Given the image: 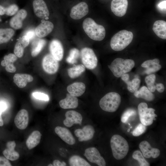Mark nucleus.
<instances>
[{
  "label": "nucleus",
  "instance_id": "nucleus-33",
  "mask_svg": "<svg viewBox=\"0 0 166 166\" xmlns=\"http://www.w3.org/2000/svg\"><path fill=\"white\" fill-rule=\"evenodd\" d=\"M18 10V6L15 4H11L6 7L0 5V15L6 14L9 16H12L17 13Z\"/></svg>",
  "mask_w": 166,
  "mask_h": 166
},
{
  "label": "nucleus",
  "instance_id": "nucleus-3",
  "mask_svg": "<svg viewBox=\"0 0 166 166\" xmlns=\"http://www.w3.org/2000/svg\"><path fill=\"white\" fill-rule=\"evenodd\" d=\"M133 37V34L131 31L126 30L120 31L111 38V47L116 51L122 50L131 43Z\"/></svg>",
  "mask_w": 166,
  "mask_h": 166
},
{
  "label": "nucleus",
  "instance_id": "nucleus-2",
  "mask_svg": "<svg viewBox=\"0 0 166 166\" xmlns=\"http://www.w3.org/2000/svg\"><path fill=\"white\" fill-rule=\"evenodd\" d=\"M110 143L115 158L117 160H121L126 156L129 150V145L124 137L119 135H114L112 137Z\"/></svg>",
  "mask_w": 166,
  "mask_h": 166
},
{
  "label": "nucleus",
  "instance_id": "nucleus-39",
  "mask_svg": "<svg viewBox=\"0 0 166 166\" xmlns=\"http://www.w3.org/2000/svg\"><path fill=\"white\" fill-rule=\"evenodd\" d=\"M136 113V112L134 109L131 108L128 109L122 114L121 118V121L123 123H126L130 117L135 115Z\"/></svg>",
  "mask_w": 166,
  "mask_h": 166
},
{
  "label": "nucleus",
  "instance_id": "nucleus-25",
  "mask_svg": "<svg viewBox=\"0 0 166 166\" xmlns=\"http://www.w3.org/2000/svg\"><path fill=\"white\" fill-rule=\"evenodd\" d=\"M86 87L82 82H76L68 86L67 90L71 95L76 97L82 95L85 92Z\"/></svg>",
  "mask_w": 166,
  "mask_h": 166
},
{
  "label": "nucleus",
  "instance_id": "nucleus-53",
  "mask_svg": "<svg viewBox=\"0 0 166 166\" xmlns=\"http://www.w3.org/2000/svg\"><path fill=\"white\" fill-rule=\"evenodd\" d=\"M130 130V129H129L127 131L128 132H129Z\"/></svg>",
  "mask_w": 166,
  "mask_h": 166
},
{
  "label": "nucleus",
  "instance_id": "nucleus-52",
  "mask_svg": "<svg viewBox=\"0 0 166 166\" xmlns=\"http://www.w3.org/2000/svg\"><path fill=\"white\" fill-rule=\"evenodd\" d=\"M48 166H53V164H49Z\"/></svg>",
  "mask_w": 166,
  "mask_h": 166
},
{
  "label": "nucleus",
  "instance_id": "nucleus-23",
  "mask_svg": "<svg viewBox=\"0 0 166 166\" xmlns=\"http://www.w3.org/2000/svg\"><path fill=\"white\" fill-rule=\"evenodd\" d=\"M160 60L157 58L145 61L141 64L142 67L145 68V73L149 74L159 70L161 66L159 64Z\"/></svg>",
  "mask_w": 166,
  "mask_h": 166
},
{
  "label": "nucleus",
  "instance_id": "nucleus-7",
  "mask_svg": "<svg viewBox=\"0 0 166 166\" xmlns=\"http://www.w3.org/2000/svg\"><path fill=\"white\" fill-rule=\"evenodd\" d=\"M82 62L86 68L89 69L95 68L97 64V59L93 51L91 49L85 47L81 52Z\"/></svg>",
  "mask_w": 166,
  "mask_h": 166
},
{
  "label": "nucleus",
  "instance_id": "nucleus-28",
  "mask_svg": "<svg viewBox=\"0 0 166 166\" xmlns=\"http://www.w3.org/2000/svg\"><path fill=\"white\" fill-rule=\"evenodd\" d=\"M134 95L137 98H143L148 101H152L155 98L154 95L145 86L142 87L134 92Z\"/></svg>",
  "mask_w": 166,
  "mask_h": 166
},
{
  "label": "nucleus",
  "instance_id": "nucleus-43",
  "mask_svg": "<svg viewBox=\"0 0 166 166\" xmlns=\"http://www.w3.org/2000/svg\"><path fill=\"white\" fill-rule=\"evenodd\" d=\"M11 164L6 157L0 156V166H11Z\"/></svg>",
  "mask_w": 166,
  "mask_h": 166
},
{
  "label": "nucleus",
  "instance_id": "nucleus-16",
  "mask_svg": "<svg viewBox=\"0 0 166 166\" xmlns=\"http://www.w3.org/2000/svg\"><path fill=\"white\" fill-rule=\"evenodd\" d=\"M29 120V114L27 111L23 109L20 110L17 114L14 119V122L18 128L23 130L28 126Z\"/></svg>",
  "mask_w": 166,
  "mask_h": 166
},
{
  "label": "nucleus",
  "instance_id": "nucleus-55",
  "mask_svg": "<svg viewBox=\"0 0 166 166\" xmlns=\"http://www.w3.org/2000/svg\"><path fill=\"white\" fill-rule=\"evenodd\" d=\"M128 124H129L130 125V124L129 123Z\"/></svg>",
  "mask_w": 166,
  "mask_h": 166
},
{
  "label": "nucleus",
  "instance_id": "nucleus-45",
  "mask_svg": "<svg viewBox=\"0 0 166 166\" xmlns=\"http://www.w3.org/2000/svg\"><path fill=\"white\" fill-rule=\"evenodd\" d=\"M23 47L25 48L29 44L30 40L26 35H24L19 39Z\"/></svg>",
  "mask_w": 166,
  "mask_h": 166
},
{
  "label": "nucleus",
  "instance_id": "nucleus-56",
  "mask_svg": "<svg viewBox=\"0 0 166 166\" xmlns=\"http://www.w3.org/2000/svg\"><path fill=\"white\" fill-rule=\"evenodd\" d=\"M1 20V19H0V21Z\"/></svg>",
  "mask_w": 166,
  "mask_h": 166
},
{
  "label": "nucleus",
  "instance_id": "nucleus-51",
  "mask_svg": "<svg viewBox=\"0 0 166 166\" xmlns=\"http://www.w3.org/2000/svg\"><path fill=\"white\" fill-rule=\"evenodd\" d=\"M2 112L0 110V126H2L3 125V121L2 117Z\"/></svg>",
  "mask_w": 166,
  "mask_h": 166
},
{
  "label": "nucleus",
  "instance_id": "nucleus-5",
  "mask_svg": "<svg viewBox=\"0 0 166 166\" xmlns=\"http://www.w3.org/2000/svg\"><path fill=\"white\" fill-rule=\"evenodd\" d=\"M121 102L120 95L116 92L109 93L100 100L99 104L104 111L109 112H115L118 109Z\"/></svg>",
  "mask_w": 166,
  "mask_h": 166
},
{
  "label": "nucleus",
  "instance_id": "nucleus-8",
  "mask_svg": "<svg viewBox=\"0 0 166 166\" xmlns=\"http://www.w3.org/2000/svg\"><path fill=\"white\" fill-rule=\"evenodd\" d=\"M42 66L45 72L53 74L58 71L59 65L58 61L51 54H47L43 59Z\"/></svg>",
  "mask_w": 166,
  "mask_h": 166
},
{
  "label": "nucleus",
  "instance_id": "nucleus-14",
  "mask_svg": "<svg viewBox=\"0 0 166 166\" xmlns=\"http://www.w3.org/2000/svg\"><path fill=\"white\" fill-rule=\"evenodd\" d=\"M95 130L92 125H88L82 129H77L74 131L75 135L78 138L80 142L87 141L92 139L94 136Z\"/></svg>",
  "mask_w": 166,
  "mask_h": 166
},
{
  "label": "nucleus",
  "instance_id": "nucleus-9",
  "mask_svg": "<svg viewBox=\"0 0 166 166\" xmlns=\"http://www.w3.org/2000/svg\"><path fill=\"white\" fill-rule=\"evenodd\" d=\"M84 155L90 162L95 163L99 166H105L106 162L104 158L101 156L97 149L92 147L86 148Z\"/></svg>",
  "mask_w": 166,
  "mask_h": 166
},
{
  "label": "nucleus",
  "instance_id": "nucleus-19",
  "mask_svg": "<svg viewBox=\"0 0 166 166\" xmlns=\"http://www.w3.org/2000/svg\"><path fill=\"white\" fill-rule=\"evenodd\" d=\"M53 28L54 25L52 22L48 21L42 22L36 28V35L39 38H44L50 33Z\"/></svg>",
  "mask_w": 166,
  "mask_h": 166
},
{
  "label": "nucleus",
  "instance_id": "nucleus-22",
  "mask_svg": "<svg viewBox=\"0 0 166 166\" xmlns=\"http://www.w3.org/2000/svg\"><path fill=\"white\" fill-rule=\"evenodd\" d=\"M60 107L64 109H75L78 105L77 98L69 93L66 94V97L61 100L59 102Z\"/></svg>",
  "mask_w": 166,
  "mask_h": 166
},
{
  "label": "nucleus",
  "instance_id": "nucleus-41",
  "mask_svg": "<svg viewBox=\"0 0 166 166\" xmlns=\"http://www.w3.org/2000/svg\"><path fill=\"white\" fill-rule=\"evenodd\" d=\"M146 126L142 124H139L132 132V135L135 136H139L144 133L146 131Z\"/></svg>",
  "mask_w": 166,
  "mask_h": 166
},
{
  "label": "nucleus",
  "instance_id": "nucleus-21",
  "mask_svg": "<svg viewBox=\"0 0 166 166\" xmlns=\"http://www.w3.org/2000/svg\"><path fill=\"white\" fill-rule=\"evenodd\" d=\"M16 145L14 141H10L6 143V148L3 151L2 153L5 157L8 160L14 161L19 158V154L14 150Z\"/></svg>",
  "mask_w": 166,
  "mask_h": 166
},
{
  "label": "nucleus",
  "instance_id": "nucleus-42",
  "mask_svg": "<svg viewBox=\"0 0 166 166\" xmlns=\"http://www.w3.org/2000/svg\"><path fill=\"white\" fill-rule=\"evenodd\" d=\"M32 95L34 98L38 99L47 101L49 100V96L43 93L35 92L33 93Z\"/></svg>",
  "mask_w": 166,
  "mask_h": 166
},
{
  "label": "nucleus",
  "instance_id": "nucleus-24",
  "mask_svg": "<svg viewBox=\"0 0 166 166\" xmlns=\"http://www.w3.org/2000/svg\"><path fill=\"white\" fill-rule=\"evenodd\" d=\"M33 80L31 75L27 74L16 73L13 77L14 82L21 88L25 87L28 83L32 81Z\"/></svg>",
  "mask_w": 166,
  "mask_h": 166
},
{
  "label": "nucleus",
  "instance_id": "nucleus-12",
  "mask_svg": "<svg viewBox=\"0 0 166 166\" xmlns=\"http://www.w3.org/2000/svg\"><path fill=\"white\" fill-rule=\"evenodd\" d=\"M128 6L127 0H113L111 4L112 12L119 17H122L125 14Z\"/></svg>",
  "mask_w": 166,
  "mask_h": 166
},
{
  "label": "nucleus",
  "instance_id": "nucleus-36",
  "mask_svg": "<svg viewBox=\"0 0 166 166\" xmlns=\"http://www.w3.org/2000/svg\"><path fill=\"white\" fill-rule=\"evenodd\" d=\"M132 157L138 161L140 166H150L149 164L146 160L142 153L139 150L134 151L132 154Z\"/></svg>",
  "mask_w": 166,
  "mask_h": 166
},
{
  "label": "nucleus",
  "instance_id": "nucleus-34",
  "mask_svg": "<svg viewBox=\"0 0 166 166\" xmlns=\"http://www.w3.org/2000/svg\"><path fill=\"white\" fill-rule=\"evenodd\" d=\"M124 81L127 85L128 90L132 93H134L138 90L140 82V80L136 78L133 79L132 81H129L128 79Z\"/></svg>",
  "mask_w": 166,
  "mask_h": 166
},
{
  "label": "nucleus",
  "instance_id": "nucleus-30",
  "mask_svg": "<svg viewBox=\"0 0 166 166\" xmlns=\"http://www.w3.org/2000/svg\"><path fill=\"white\" fill-rule=\"evenodd\" d=\"M85 70V66L82 64L75 65L68 69L69 76L72 78H74L80 76Z\"/></svg>",
  "mask_w": 166,
  "mask_h": 166
},
{
  "label": "nucleus",
  "instance_id": "nucleus-20",
  "mask_svg": "<svg viewBox=\"0 0 166 166\" xmlns=\"http://www.w3.org/2000/svg\"><path fill=\"white\" fill-rule=\"evenodd\" d=\"M27 14V12L25 9L19 10L10 19V26L16 30L21 29L22 26V21L26 18Z\"/></svg>",
  "mask_w": 166,
  "mask_h": 166
},
{
  "label": "nucleus",
  "instance_id": "nucleus-17",
  "mask_svg": "<svg viewBox=\"0 0 166 166\" xmlns=\"http://www.w3.org/2000/svg\"><path fill=\"white\" fill-rule=\"evenodd\" d=\"M49 49L51 54L58 61L63 57L64 50L61 43L58 40L54 39L50 42Z\"/></svg>",
  "mask_w": 166,
  "mask_h": 166
},
{
  "label": "nucleus",
  "instance_id": "nucleus-1",
  "mask_svg": "<svg viewBox=\"0 0 166 166\" xmlns=\"http://www.w3.org/2000/svg\"><path fill=\"white\" fill-rule=\"evenodd\" d=\"M82 26L85 33L93 40L101 41L105 37V30L104 26L97 24L91 18H87L84 20Z\"/></svg>",
  "mask_w": 166,
  "mask_h": 166
},
{
  "label": "nucleus",
  "instance_id": "nucleus-10",
  "mask_svg": "<svg viewBox=\"0 0 166 166\" xmlns=\"http://www.w3.org/2000/svg\"><path fill=\"white\" fill-rule=\"evenodd\" d=\"M89 11L88 4L82 1L74 6L71 9L70 16L73 19H80L86 16Z\"/></svg>",
  "mask_w": 166,
  "mask_h": 166
},
{
  "label": "nucleus",
  "instance_id": "nucleus-27",
  "mask_svg": "<svg viewBox=\"0 0 166 166\" xmlns=\"http://www.w3.org/2000/svg\"><path fill=\"white\" fill-rule=\"evenodd\" d=\"M42 134L38 131H33L29 136L26 141V144L29 149L36 146L40 142Z\"/></svg>",
  "mask_w": 166,
  "mask_h": 166
},
{
  "label": "nucleus",
  "instance_id": "nucleus-48",
  "mask_svg": "<svg viewBox=\"0 0 166 166\" xmlns=\"http://www.w3.org/2000/svg\"><path fill=\"white\" fill-rule=\"evenodd\" d=\"M156 89L159 93H162L164 90V85L162 83L157 84L156 85Z\"/></svg>",
  "mask_w": 166,
  "mask_h": 166
},
{
  "label": "nucleus",
  "instance_id": "nucleus-37",
  "mask_svg": "<svg viewBox=\"0 0 166 166\" xmlns=\"http://www.w3.org/2000/svg\"><path fill=\"white\" fill-rule=\"evenodd\" d=\"M156 78V76L154 74H150L145 78V81L148 88L152 92H154L156 90V85H155Z\"/></svg>",
  "mask_w": 166,
  "mask_h": 166
},
{
  "label": "nucleus",
  "instance_id": "nucleus-44",
  "mask_svg": "<svg viewBox=\"0 0 166 166\" xmlns=\"http://www.w3.org/2000/svg\"><path fill=\"white\" fill-rule=\"evenodd\" d=\"M5 69L6 71L9 73H14L16 69L14 64V63H11L7 64L5 66Z\"/></svg>",
  "mask_w": 166,
  "mask_h": 166
},
{
  "label": "nucleus",
  "instance_id": "nucleus-38",
  "mask_svg": "<svg viewBox=\"0 0 166 166\" xmlns=\"http://www.w3.org/2000/svg\"><path fill=\"white\" fill-rule=\"evenodd\" d=\"M4 59L1 63V65L5 67L7 64L14 63L17 59V56L14 54L10 53L4 56Z\"/></svg>",
  "mask_w": 166,
  "mask_h": 166
},
{
  "label": "nucleus",
  "instance_id": "nucleus-13",
  "mask_svg": "<svg viewBox=\"0 0 166 166\" xmlns=\"http://www.w3.org/2000/svg\"><path fill=\"white\" fill-rule=\"evenodd\" d=\"M139 147L142 152L143 156L146 158L152 157L156 158L158 157L160 154V150L157 148H152L149 143L147 141L141 142Z\"/></svg>",
  "mask_w": 166,
  "mask_h": 166
},
{
  "label": "nucleus",
  "instance_id": "nucleus-49",
  "mask_svg": "<svg viewBox=\"0 0 166 166\" xmlns=\"http://www.w3.org/2000/svg\"><path fill=\"white\" fill-rule=\"evenodd\" d=\"M53 164L54 166H66V164L65 162H61L60 161L57 160H55L53 161Z\"/></svg>",
  "mask_w": 166,
  "mask_h": 166
},
{
  "label": "nucleus",
  "instance_id": "nucleus-46",
  "mask_svg": "<svg viewBox=\"0 0 166 166\" xmlns=\"http://www.w3.org/2000/svg\"><path fill=\"white\" fill-rule=\"evenodd\" d=\"M35 31L33 29H30L27 30L24 34L30 40L33 39L35 37Z\"/></svg>",
  "mask_w": 166,
  "mask_h": 166
},
{
  "label": "nucleus",
  "instance_id": "nucleus-47",
  "mask_svg": "<svg viewBox=\"0 0 166 166\" xmlns=\"http://www.w3.org/2000/svg\"><path fill=\"white\" fill-rule=\"evenodd\" d=\"M157 7L160 10L165 12L166 7V0H164L160 2L158 4Z\"/></svg>",
  "mask_w": 166,
  "mask_h": 166
},
{
  "label": "nucleus",
  "instance_id": "nucleus-54",
  "mask_svg": "<svg viewBox=\"0 0 166 166\" xmlns=\"http://www.w3.org/2000/svg\"><path fill=\"white\" fill-rule=\"evenodd\" d=\"M132 127H130V128H132Z\"/></svg>",
  "mask_w": 166,
  "mask_h": 166
},
{
  "label": "nucleus",
  "instance_id": "nucleus-32",
  "mask_svg": "<svg viewBox=\"0 0 166 166\" xmlns=\"http://www.w3.org/2000/svg\"><path fill=\"white\" fill-rule=\"evenodd\" d=\"M46 43V41L43 39H39L33 43L31 52L32 56L35 57L37 56L44 47Z\"/></svg>",
  "mask_w": 166,
  "mask_h": 166
},
{
  "label": "nucleus",
  "instance_id": "nucleus-6",
  "mask_svg": "<svg viewBox=\"0 0 166 166\" xmlns=\"http://www.w3.org/2000/svg\"><path fill=\"white\" fill-rule=\"evenodd\" d=\"M138 110L140 121L144 125H150L153 123V120H156L155 117L157 115L154 113L155 109L148 108L146 103H140L138 106Z\"/></svg>",
  "mask_w": 166,
  "mask_h": 166
},
{
  "label": "nucleus",
  "instance_id": "nucleus-18",
  "mask_svg": "<svg viewBox=\"0 0 166 166\" xmlns=\"http://www.w3.org/2000/svg\"><path fill=\"white\" fill-rule=\"evenodd\" d=\"M54 130L56 134L67 144L72 145L75 143V139L71 132L67 128L57 126Z\"/></svg>",
  "mask_w": 166,
  "mask_h": 166
},
{
  "label": "nucleus",
  "instance_id": "nucleus-50",
  "mask_svg": "<svg viewBox=\"0 0 166 166\" xmlns=\"http://www.w3.org/2000/svg\"><path fill=\"white\" fill-rule=\"evenodd\" d=\"M7 108L6 103L4 101L0 102V110L2 112L5 111Z\"/></svg>",
  "mask_w": 166,
  "mask_h": 166
},
{
  "label": "nucleus",
  "instance_id": "nucleus-35",
  "mask_svg": "<svg viewBox=\"0 0 166 166\" xmlns=\"http://www.w3.org/2000/svg\"><path fill=\"white\" fill-rule=\"evenodd\" d=\"M80 56V52L76 48L71 49L69 53V54L66 59V61L71 64H74L76 63L77 59Z\"/></svg>",
  "mask_w": 166,
  "mask_h": 166
},
{
  "label": "nucleus",
  "instance_id": "nucleus-29",
  "mask_svg": "<svg viewBox=\"0 0 166 166\" xmlns=\"http://www.w3.org/2000/svg\"><path fill=\"white\" fill-rule=\"evenodd\" d=\"M14 34V31L12 29H0V44L9 41Z\"/></svg>",
  "mask_w": 166,
  "mask_h": 166
},
{
  "label": "nucleus",
  "instance_id": "nucleus-40",
  "mask_svg": "<svg viewBox=\"0 0 166 166\" xmlns=\"http://www.w3.org/2000/svg\"><path fill=\"white\" fill-rule=\"evenodd\" d=\"M24 48L22 45L20 39L16 43L14 46V52L18 57H21L23 55Z\"/></svg>",
  "mask_w": 166,
  "mask_h": 166
},
{
  "label": "nucleus",
  "instance_id": "nucleus-31",
  "mask_svg": "<svg viewBox=\"0 0 166 166\" xmlns=\"http://www.w3.org/2000/svg\"><path fill=\"white\" fill-rule=\"evenodd\" d=\"M69 164L71 166H90L85 160L77 155H73L69 159Z\"/></svg>",
  "mask_w": 166,
  "mask_h": 166
},
{
  "label": "nucleus",
  "instance_id": "nucleus-15",
  "mask_svg": "<svg viewBox=\"0 0 166 166\" xmlns=\"http://www.w3.org/2000/svg\"><path fill=\"white\" fill-rule=\"evenodd\" d=\"M65 119L63 121L64 124L67 127H70L74 124L81 125L82 117L79 113L74 110H69L65 113Z\"/></svg>",
  "mask_w": 166,
  "mask_h": 166
},
{
  "label": "nucleus",
  "instance_id": "nucleus-11",
  "mask_svg": "<svg viewBox=\"0 0 166 166\" xmlns=\"http://www.w3.org/2000/svg\"><path fill=\"white\" fill-rule=\"evenodd\" d=\"M33 6L34 13L37 17L42 19H46L49 16V10L43 0H34Z\"/></svg>",
  "mask_w": 166,
  "mask_h": 166
},
{
  "label": "nucleus",
  "instance_id": "nucleus-4",
  "mask_svg": "<svg viewBox=\"0 0 166 166\" xmlns=\"http://www.w3.org/2000/svg\"><path fill=\"white\" fill-rule=\"evenodd\" d=\"M135 65L134 61L132 59H124L121 58L115 59L108 66L114 75L117 77L130 72Z\"/></svg>",
  "mask_w": 166,
  "mask_h": 166
},
{
  "label": "nucleus",
  "instance_id": "nucleus-26",
  "mask_svg": "<svg viewBox=\"0 0 166 166\" xmlns=\"http://www.w3.org/2000/svg\"><path fill=\"white\" fill-rule=\"evenodd\" d=\"M152 29L158 37L161 39H166V21L162 20L156 21L153 24Z\"/></svg>",
  "mask_w": 166,
  "mask_h": 166
}]
</instances>
